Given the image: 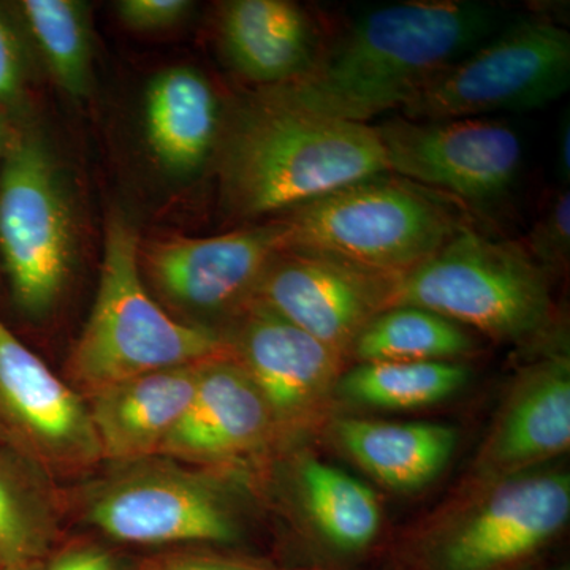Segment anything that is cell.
Here are the masks:
<instances>
[{
  "instance_id": "1",
  "label": "cell",
  "mask_w": 570,
  "mask_h": 570,
  "mask_svg": "<svg viewBox=\"0 0 570 570\" xmlns=\"http://www.w3.org/2000/svg\"><path fill=\"white\" fill-rule=\"evenodd\" d=\"M498 14L468 0H409L367 11L303 77L262 88L324 118L367 124L401 110L439 71L489 40Z\"/></svg>"
},
{
  "instance_id": "2",
  "label": "cell",
  "mask_w": 570,
  "mask_h": 570,
  "mask_svg": "<svg viewBox=\"0 0 570 570\" xmlns=\"http://www.w3.org/2000/svg\"><path fill=\"white\" fill-rule=\"evenodd\" d=\"M220 197L234 216H281L387 174L371 124L324 118L257 89L223 126Z\"/></svg>"
},
{
  "instance_id": "3",
  "label": "cell",
  "mask_w": 570,
  "mask_h": 570,
  "mask_svg": "<svg viewBox=\"0 0 570 570\" xmlns=\"http://www.w3.org/2000/svg\"><path fill=\"white\" fill-rule=\"evenodd\" d=\"M245 490L239 475L157 455L105 463L63 494L67 515L112 542L190 547L242 538Z\"/></svg>"
},
{
  "instance_id": "4",
  "label": "cell",
  "mask_w": 570,
  "mask_h": 570,
  "mask_svg": "<svg viewBox=\"0 0 570 570\" xmlns=\"http://www.w3.org/2000/svg\"><path fill=\"white\" fill-rule=\"evenodd\" d=\"M140 249L132 220L112 214L96 302L63 370L82 397L141 374L228 355L224 333L184 324L157 303L142 279Z\"/></svg>"
},
{
  "instance_id": "5",
  "label": "cell",
  "mask_w": 570,
  "mask_h": 570,
  "mask_svg": "<svg viewBox=\"0 0 570 570\" xmlns=\"http://www.w3.org/2000/svg\"><path fill=\"white\" fill-rule=\"evenodd\" d=\"M284 250L325 255L396 277L438 253L466 224L436 193L384 174L273 217Z\"/></svg>"
},
{
  "instance_id": "6",
  "label": "cell",
  "mask_w": 570,
  "mask_h": 570,
  "mask_svg": "<svg viewBox=\"0 0 570 570\" xmlns=\"http://www.w3.org/2000/svg\"><path fill=\"white\" fill-rule=\"evenodd\" d=\"M390 306H417L502 343H523L549 328V275L519 243L463 227L438 253L393 277Z\"/></svg>"
},
{
  "instance_id": "7",
  "label": "cell",
  "mask_w": 570,
  "mask_h": 570,
  "mask_svg": "<svg viewBox=\"0 0 570 570\" xmlns=\"http://www.w3.org/2000/svg\"><path fill=\"white\" fill-rule=\"evenodd\" d=\"M570 478L549 466L464 485L407 543L414 570H515L568 527Z\"/></svg>"
},
{
  "instance_id": "8",
  "label": "cell",
  "mask_w": 570,
  "mask_h": 570,
  "mask_svg": "<svg viewBox=\"0 0 570 570\" xmlns=\"http://www.w3.org/2000/svg\"><path fill=\"white\" fill-rule=\"evenodd\" d=\"M0 255L22 313L50 314L73 268V208L50 146L26 122L0 159Z\"/></svg>"
},
{
  "instance_id": "9",
  "label": "cell",
  "mask_w": 570,
  "mask_h": 570,
  "mask_svg": "<svg viewBox=\"0 0 570 570\" xmlns=\"http://www.w3.org/2000/svg\"><path fill=\"white\" fill-rule=\"evenodd\" d=\"M570 85V33L543 18L513 24L456 59L403 108L412 121L528 111L560 99Z\"/></svg>"
},
{
  "instance_id": "10",
  "label": "cell",
  "mask_w": 570,
  "mask_h": 570,
  "mask_svg": "<svg viewBox=\"0 0 570 570\" xmlns=\"http://www.w3.org/2000/svg\"><path fill=\"white\" fill-rule=\"evenodd\" d=\"M283 250V228L272 219L206 238L157 239L140 249V266L170 316L223 333L254 302L266 268Z\"/></svg>"
},
{
  "instance_id": "11",
  "label": "cell",
  "mask_w": 570,
  "mask_h": 570,
  "mask_svg": "<svg viewBox=\"0 0 570 570\" xmlns=\"http://www.w3.org/2000/svg\"><path fill=\"white\" fill-rule=\"evenodd\" d=\"M0 441L58 483L104 464L85 397L0 322Z\"/></svg>"
},
{
  "instance_id": "12",
  "label": "cell",
  "mask_w": 570,
  "mask_h": 570,
  "mask_svg": "<svg viewBox=\"0 0 570 570\" xmlns=\"http://www.w3.org/2000/svg\"><path fill=\"white\" fill-rule=\"evenodd\" d=\"M228 355L261 390L284 453L324 425L348 360L258 302L224 328Z\"/></svg>"
},
{
  "instance_id": "13",
  "label": "cell",
  "mask_w": 570,
  "mask_h": 570,
  "mask_svg": "<svg viewBox=\"0 0 570 570\" xmlns=\"http://www.w3.org/2000/svg\"><path fill=\"white\" fill-rule=\"evenodd\" d=\"M387 174L461 200H494L513 186L521 167L515 130L483 118L412 121L374 126Z\"/></svg>"
},
{
  "instance_id": "14",
  "label": "cell",
  "mask_w": 570,
  "mask_h": 570,
  "mask_svg": "<svg viewBox=\"0 0 570 570\" xmlns=\"http://www.w3.org/2000/svg\"><path fill=\"white\" fill-rule=\"evenodd\" d=\"M284 448L261 390L230 355L198 367L193 403L160 455L193 466L254 478Z\"/></svg>"
},
{
  "instance_id": "15",
  "label": "cell",
  "mask_w": 570,
  "mask_h": 570,
  "mask_svg": "<svg viewBox=\"0 0 570 570\" xmlns=\"http://www.w3.org/2000/svg\"><path fill=\"white\" fill-rule=\"evenodd\" d=\"M392 279L325 255L283 250L254 299L351 360L362 330L387 309Z\"/></svg>"
},
{
  "instance_id": "16",
  "label": "cell",
  "mask_w": 570,
  "mask_h": 570,
  "mask_svg": "<svg viewBox=\"0 0 570 570\" xmlns=\"http://www.w3.org/2000/svg\"><path fill=\"white\" fill-rule=\"evenodd\" d=\"M570 449V358L554 352L517 374L472 461L469 483L523 474Z\"/></svg>"
},
{
  "instance_id": "17",
  "label": "cell",
  "mask_w": 570,
  "mask_h": 570,
  "mask_svg": "<svg viewBox=\"0 0 570 570\" xmlns=\"http://www.w3.org/2000/svg\"><path fill=\"white\" fill-rule=\"evenodd\" d=\"M264 471L281 478V497H287L303 530L326 553L351 560L376 543L381 502L358 479L296 449L269 461Z\"/></svg>"
},
{
  "instance_id": "18",
  "label": "cell",
  "mask_w": 570,
  "mask_h": 570,
  "mask_svg": "<svg viewBox=\"0 0 570 570\" xmlns=\"http://www.w3.org/2000/svg\"><path fill=\"white\" fill-rule=\"evenodd\" d=\"M200 365L141 374L85 397L104 464L163 453L193 403Z\"/></svg>"
},
{
  "instance_id": "19",
  "label": "cell",
  "mask_w": 570,
  "mask_h": 570,
  "mask_svg": "<svg viewBox=\"0 0 570 570\" xmlns=\"http://www.w3.org/2000/svg\"><path fill=\"white\" fill-rule=\"evenodd\" d=\"M217 33L225 61L257 89L303 77L322 48L309 14L288 0L225 2Z\"/></svg>"
},
{
  "instance_id": "20",
  "label": "cell",
  "mask_w": 570,
  "mask_h": 570,
  "mask_svg": "<svg viewBox=\"0 0 570 570\" xmlns=\"http://www.w3.org/2000/svg\"><path fill=\"white\" fill-rule=\"evenodd\" d=\"M326 426L333 444L347 459L396 493H414L431 485L449 466L459 444L455 428L444 423L340 415Z\"/></svg>"
},
{
  "instance_id": "21",
  "label": "cell",
  "mask_w": 570,
  "mask_h": 570,
  "mask_svg": "<svg viewBox=\"0 0 570 570\" xmlns=\"http://www.w3.org/2000/svg\"><path fill=\"white\" fill-rule=\"evenodd\" d=\"M223 110L212 81L194 67H170L149 81L145 132L149 151L168 175L186 178L204 167L223 134Z\"/></svg>"
},
{
  "instance_id": "22",
  "label": "cell",
  "mask_w": 570,
  "mask_h": 570,
  "mask_svg": "<svg viewBox=\"0 0 570 570\" xmlns=\"http://www.w3.org/2000/svg\"><path fill=\"white\" fill-rule=\"evenodd\" d=\"M63 519L61 483L0 441V566L47 560Z\"/></svg>"
},
{
  "instance_id": "23",
  "label": "cell",
  "mask_w": 570,
  "mask_h": 570,
  "mask_svg": "<svg viewBox=\"0 0 570 570\" xmlns=\"http://www.w3.org/2000/svg\"><path fill=\"white\" fill-rule=\"evenodd\" d=\"M469 379L463 362L356 363L341 374L335 400L371 411H417L455 396Z\"/></svg>"
},
{
  "instance_id": "24",
  "label": "cell",
  "mask_w": 570,
  "mask_h": 570,
  "mask_svg": "<svg viewBox=\"0 0 570 570\" xmlns=\"http://www.w3.org/2000/svg\"><path fill=\"white\" fill-rule=\"evenodd\" d=\"M466 328L417 306H390L362 330L351 351L356 363L461 362L474 352Z\"/></svg>"
},
{
  "instance_id": "25",
  "label": "cell",
  "mask_w": 570,
  "mask_h": 570,
  "mask_svg": "<svg viewBox=\"0 0 570 570\" xmlns=\"http://www.w3.org/2000/svg\"><path fill=\"white\" fill-rule=\"evenodd\" d=\"M20 9L52 80L71 99H85L92 73L88 6L78 0H24Z\"/></svg>"
},
{
  "instance_id": "26",
  "label": "cell",
  "mask_w": 570,
  "mask_h": 570,
  "mask_svg": "<svg viewBox=\"0 0 570 570\" xmlns=\"http://www.w3.org/2000/svg\"><path fill=\"white\" fill-rule=\"evenodd\" d=\"M524 250L550 275L562 272L569 264L570 255V194L568 187L551 197L549 206L531 234Z\"/></svg>"
},
{
  "instance_id": "27",
  "label": "cell",
  "mask_w": 570,
  "mask_h": 570,
  "mask_svg": "<svg viewBox=\"0 0 570 570\" xmlns=\"http://www.w3.org/2000/svg\"><path fill=\"white\" fill-rule=\"evenodd\" d=\"M134 570H307L287 568L262 558L224 553L212 549H181L165 551L141 562Z\"/></svg>"
},
{
  "instance_id": "28",
  "label": "cell",
  "mask_w": 570,
  "mask_h": 570,
  "mask_svg": "<svg viewBox=\"0 0 570 570\" xmlns=\"http://www.w3.org/2000/svg\"><path fill=\"white\" fill-rule=\"evenodd\" d=\"M26 63L20 40L0 14V111L13 124L24 122Z\"/></svg>"
},
{
  "instance_id": "29",
  "label": "cell",
  "mask_w": 570,
  "mask_h": 570,
  "mask_svg": "<svg viewBox=\"0 0 570 570\" xmlns=\"http://www.w3.org/2000/svg\"><path fill=\"white\" fill-rule=\"evenodd\" d=\"M194 9L189 0H122L116 6L119 20L137 32H159L175 28Z\"/></svg>"
},
{
  "instance_id": "30",
  "label": "cell",
  "mask_w": 570,
  "mask_h": 570,
  "mask_svg": "<svg viewBox=\"0 0 570 570\" xmlns=\"http://www.w3.org/2000/svg\"><path fill=\"white\" fill-rule=\"evenodd\" d=\"M43 570H134L115 550L92 540L77 539L52 551Z\"/></svg>"
},
{
  "instance_id": "31",
  "label": "cell",
  "mask_w": 570,
  "mask_h": 570,
  "mask_svg": "<svg viewBox=\"0 0 570 570\" xmlns=\"http://www.w3.org/2000/svg\"><path fill=\"white\" fill-rule=\"evenodd\" d=\"M570 119L569 115L562 118L560 127V137H558V168L566 186H569L570 179Z\"/></svg>"
},
{
  "instance_id": "32",
  "label": "cell",
  "mask_w": 570,
  "mask_h": 570,
  "mask_svg": "<svg viewBox=\"0 0 570 570\" xmlns=\"http://www.w3.org/2000/svg\"><path fill=\"white\" fill-rule=\"evenodd\" d=\"M13 126L14 124L0 111V159H2L3 149H6L7 141H9Z\"/></svg>"
},
{
  "instance_id": "33",
  "label": "cell",
  "mask_w": 570,
  "mask_h": 570,
  "mask_svg": "<svg viewBox=\"0 0 570 570\" xmlns=\"http://www.w3.org/2000/svg\"><path fill=\"white\" fill-rule=\"evenodd\" d=\"M45 561L24 562V564L0 566V570H43Z\"/></svg>"
},
{
  "instance_id": "34",
  "label": "cell",
  "mask_w": 570,
  "mask_h": 570,
  "mask_svg": "<svg viewBox=\"0 0 570 570\" xmlns=\"http://www.w3.org/2000/svg\"><path fill=\"white\" fill-rule=\"evenodd\" d=\"M549 570H569V569L560 568V569H549Z\"/></svg>"
}]
</instances>
